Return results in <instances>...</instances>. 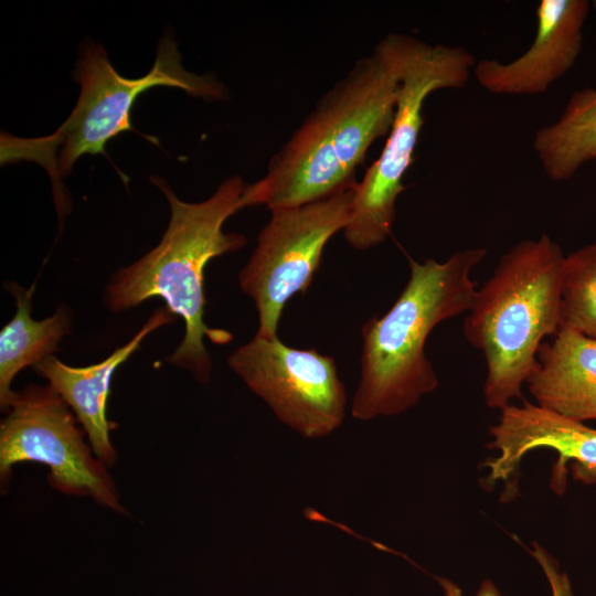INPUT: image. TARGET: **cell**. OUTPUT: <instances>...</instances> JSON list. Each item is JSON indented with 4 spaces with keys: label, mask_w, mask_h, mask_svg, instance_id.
Wrapping results in <instances>:
<instances>
[{
    "label": "cell",
    "mask_w": 596,
    "mask_h": 596,
    "mask_svg": "<svg viewBox=\"0 0 596 596\" xmlns=\"http://www.w3.org/2000/svg\"><path fill=\"white\" fill-rule=\"evenodd\" d=\"M500 411L499 422L490 428L492 441L488 446L499 451L498 457L486 462L490 481L509 479L524 455L539 448H550L558 454L553 471L554 489L565 483L568 461H573L572 472L576 480L596 481L595 428L526 401Z\"/></svg>",
    "instance_id": "30bf717a"
},
{
    "label": "cell",
    "mask_w": 596,
    "mask_h": 596,
    "mask_svg": "<svg viewBox=\"0 0 596 596\" xmlns=\"http://www.w3.org/2000/svg\"><path fill=\"white\" fill-rule=\"evenodd\" d=\"M228 366L305 438H322L343 423L347 393L334 359L257 334L227 359Z\"/></svg>",
    "instance_id": "9c48e42d"
},
{
    "label": "cell",
    "mask_w": 596,
    "mask_h": 596,
    "mask_svg": "<svg viewBox=\"0 0 596 596\" xmlns=\"http://www.w3.org/2000/svg\"><path fill=\"white\" fill-rule=\"evenodd\" d=\"M536 360L525 382L536 405L582 423L596 419V339L560 326Z\"/></svg>",
    "instance_id": "4fadbf2b"
},
{
    "label": "cell",
    "mask_w": 596,
    "mask_h": 596,
    "mask_svg": "<svg viewBox=\"0 0 596 596\" xmlns=\"http://www.w3.org/2000/svg\"><path fill=\"white\" fill-rule=\"evenodd\" d=\"M174 320L175 316L168 308L157 309L125 345L96 364L74 368L50 355L34 365L36 372L47 380L49 385L70 406L86 433L94 454L108 467L117 460V451L110 438L117 424L106 416L114 372L139 349L148 334Z\"/></svg>",
    "instance_id": "7c38bea8"
},
{
    "label": "cell",
    "mask_w": 596,
    "mask_h": 596,
    "mask_svg": "<svg viewBox=\"0 0 596 596\" xmlns=\"http://www.w3.org/2000/svg\"><path fill=\"white\" fill-rule=\"evenodd\" d=\"M589 7L587 0L540 1L532 45L510 63L493 58L477 62L473 74L480 86L499 95L544 93L574 66Z\"/></svg>",
    "instance_id": "8fae6325"
},
{
    "label": "cell",
    "mask_w": 596,
    "mask_h": 596,
    "mask_svg": "<svg viewBox=\"0 0 596 596\" xmlns=\"http://www.w3.org/2000/svg\"><path fill=\"white\" fill-rule=\"evenodd\" d=\"M75 78L81 86L77 103L51 135L61 147V177L67 175L82 156L104 153L108 140L129 130L130 111L137 97L151 87H177L209 102L223 100L227 96L225 85L214 76L184 68L171 35L159 41L152 68L139 78L118 74L104 47L86 42L81 50Z\"/></svg>",
    "instance_id": "8992f818"
},
{
    "label": "cell",
    "mask_w": 596,
    "mask_h": 596,
    "mask_svg": "<svg viewBox=\"0 0 596 596\" xmlns=\"http://www.w3.org/2000/svg\"><path fill=\"white\" fill-rule=\"evenodd\" d=\"M398 86L396 70L377 43L321 96L273 156L265 175L246 185L242 209L299 206L355 184L368 149L390 132Z\"/></svg>",
    "instance_id": "6da1fadb"
},
{
    "label": "cell",
    "mask_w": 596,
    "mask_h": 596,
    "mask_svg": "<svg viewBox=\"0 0 596 596\" xmlns=\"http://www.w3.org/2000/svg\"><path fill=\"white\" fill-rule=\"evenodd\" d=\"M564 253L547 234L517 243L477 289L464 319L466 340L486 361V404L502 409L522 398L545 337L561 326Z\"/></svg>",
    "instance_id": "277c9868"
},
{
    "label": "cell",
    "mask_w": 596,
    "mask_h": 596,
    "mask_svg": "<svg viewBox=\"0 0 596 596\" xmlns=\"http://www.w3.org/2000/svg\"><path fill=\"white\" fill-rule=\"evenodd\" d=\"M534 151L544 173L553 181H567L578 169L596 160V91L572 93L558 119L539 128Z\"/></svg>",
    "instance_id": "9a60e30c"
},
{
    "label": "cell",
    "mask_w": 596,
    "mask_h": 596,
    "mask_svg": "<svg viewBox=\"0 0 596 596\" xmlns=\"http://www.w3.org/2000/svg\"><path fill=\"white\" fill-rule=\"evenodd\" d=\"M152 182L169 202L168 227L153 249L113 275L105 289V304L111 311H124L150 298H161L185 324L181 343L166 361L206 384L212 360L204 338L222 345L231 342L233 336L207 327L203 320V273L212 258L246 245L243 234L226 233L223 224L242 209L241 198L247 184L240 175H233L209 199L189 203L181 201L164 180L155 177Z\"/></svg>",
    "instance_id": "7a4b0ae2"
},
{
    "label": "cell",
    "mask_w": 596,
    "mask_h": 596,
    "mask_svg": "<svg viewBox=\"0 0 596 596\" xmlns=\"http://www.w3.org/2000/svg\"><path fill=\"white\" fill-rule=\"evenodd\" d=\"M531 554L541 565L552 589V596H574L571 582L565 573L560 572L558 566L547 552L534 544ZM444 589L445 596H462L461 589L451 581L437 578ZM477 596H500L496 585L491 581H483Z\"/></svg>",
    "instance_id": "e0dca14e"
},
{
    "label": "cell",
    "mask_w": 596,
    "mask_h": 596,
    "mask_svg": "<svg viewBox=\"0 0 596 596\" xmlns=\"http://www.w3.org/2000/svg\"><path fill=\"white\" fill-rule=\"evenodd\" d=\"M379 44L391 58L400 81L395 116L380 157L356 183L352 212L343 230L347 242L365 251L392 232L395 203L424 124L423 107L434 92L462 88L476 65L461 46L428 44L415 36L390 33Z\"/></svg>",
    "instance_id": "5b68a950"
},
{
    "label": "cell",
    "mask_w": 596,
    "mask_h": 596,
    "mask_svg": "<svg viewBox=\"0 0 596 596\" xmlns=\"http://www.w3.org/2000/svg\"><path fill=\"white\" fill-rule=\"evenodd\" d=\"M74 413L51 385L29 383L17 391L0 424V479L8 486L12 467L32 461L49 468L47 481L64 494L89 497L120 514L108 466L93 451Z\"/></svg>",
    "instance_id": "52a82bcc"
},
{
    "label": "cell",
    "mask_w": 596,
    "mask_h": 596,
    "mask_svg": "<svg viewBox=\"0 0 596 596\" xmlns=\"http://www.w3.org/2000/svg\"><path fill=\"white\" fill-rule=\"evenodd\" d=\"M487 249L457 251L445 262L409 258V278L392 307L362 327L360 381L351 414L360 421L393 416L415 406L438 386L425 354L433 329L444 320L467 313L478 283L472 269Z\"/></svg>",
    "instance_id": "3957f363"
},
{
    "label": "cell",
    "mask_w": 596,
    "mask_h": 596,
    "mask_svg": "<svg viewBox=\"0 0 596 596\" xmlns=\"http://www.w3.org/2000/svg\"><path fill=\"white\" fill-rule=\"evenodd\" d=\"M6 287L17 305L13 318L0 331V406L8 413L17 395L11 389L13 379L58 350V343L71 331V316L66 307H60L52 316L34 320L33 288L25 290L15 283H7Z\"/></svg>",
    "instance_id": "5bb4252c"
},
{
    "label": "cell",
    "mask_w": 596,
    "mask_h": 596,
    "mask_svg": "<svg viewBox=\"0 0 596 596\" xmlns=\"http://www.w3.org/2000/svg\"><path fill=\"white\" fill-rule=\"evenodd\" d=\"M561 326L596 339V241L564 257Z\"/></svg>",
    "instance_id": "2e32d148"
},
{
    "label": "cell",
    "mask_w": 596,
    "mask_h": 596,
    "mask_svg": "<svg viewBox=\"0 0 596 596\" xmlns=\"http://www.w3.org/2000/svg\"><path fill=\"white\" fill-rule=\"evenodd\" d=\"M356 183L318 201L272 210L238 276L258 312L257 336L277 337L284 307L307 290L328 241L349 223Z\"/></svg>",
    "instance_id": "ba28073f"
}]
</instances>
